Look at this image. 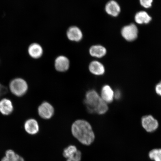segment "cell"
Segmentation results:
<instances>
[{"label": "cell", "instance_id": "cell-1", "mask_svg": "<svg viewBox=\"0 0 161 161\" xmlns=\"http://www.w3.org/2000/svg\"><path fill=\"white\" fill-rule=\"evenodd\" d=\"M71 132L74 137L84 145H90L95 139L91 125L85 120H75L72 124Z\"/></svg>", "mask_w": 161, "mask_h": 161}, {"label": "cell", "instance_id": "cell-2", "mask_svg": "<svg viewBox=\"0 0 161 161\" xmlns=\"http://www.w3.org/2000/svg\"><path fill=\"white\" fill-rule=\"evenodd\" d=\"M102 101L100 95L96 91L90 90L86 92L84 103L89 113L95 114Z\"/></svg>", "mask_w": 161, "mask_h": 161}, {"label": "cell", "instance_id": "cell-3", "mask_svg": "<svg viewBox=\"0 0 161 161\" xmlns=\"http://www.w3.org/2000/svg\"><path fill=\"white\" fill-rule=\"evenodd\" d=\"M27 82L20 78H14L11 80L9 84L10 91L14 95L21 97L27 93L28 90Z\"/></svg>", "mask_w": 161, "mask_h": 161}, {"label": "cell", "instance_id": "cell-4", "mask_svg": "<svg viewBox=\"0 0 161 161\" xmlns=\"http://www.w3.org/2000/svg\"><path fill=\"white\" fill-rule=\"evenodd\" d=\"M121 34L122 37L127 41H134L138 37V27L134 23L126 25L122 28L121 30Z\"/></svg>", "mask_w": 161, "mask_h": 161}, {"label": "cell", "instance_id": "cell-5", "mask_svg": "<svg viewBox=\"0 0 161 161\" xmlns=\"http://www.w3.org/2000/svg\"><path fill=\"white\" fill-rule=\"evenodd\" d=\"M39 115L44 119H50L54 115L55 109L53 106L47 102H44L38 108Z\"/></svg>", "mask_w": 161, "mask_h": 161}, {"label": "cell", "instance_id": "cell-6", "mask_svg": "<svg viewBox=\"0 0 161 161\" xmlns=\"http://www.w3.org/2000/svg\"><path fill=\"white\" fill-rule=\"evenodd\" d=\"M142 124L143 128L148 132L155 131L159 125L158 121L151 115L143 116L142 119Z\"/></svg>", "mask_w": 161, "mask_h": 161}, {"label": "cell", "instance_id": "cell-7", "mask_svg": "<svg viewBox=\"0 0 161 161\" xmlns=\"http://www.w3.org/2000/svg\"><path fill=\"white\" fill-rule=\"evenodd\" d=\"M63 156L67 159L66 161H80L81 153L75 146L70 145L64 150Z\"/></svg>", "mask_w": 161, "mask_h": 161}, {"label": "cell", "instance_id": "cell-8", "mask_svg": "<svg viewBox=\"0 0 161 161\" xmlns=\"http://www.w3.org/2000/svg\"><path fill=\"white\" fill-rule=\"evenodd\" d=\"M54 65L57 71L59 72H65L69 69V60L66 56L60 55L56 58Z\"/></svg>", "mask_w": 161, "mask_h": 161}, {"label": "cell", "instance_id": "cell-9", "mask_svg": "<svg viewBox=\"0 0 161 161\" xmlns=\"http://www.w3.org/2000/svg\"><path fill=\"white\" fill-rule=\"evenodd\" d=\"M66 36L70 41L79 42L83 38V33L79 28L73 26L68 29L66 32Z\"/></svg>", "mask_w": 161, "mask_h": 161}, {"label": "cell", "instance_id": "cell-10", "mask_svg": "<svg viewBox=\"0 0 161 161\" xmlns=\"http://www.w3.org/2000/svg\"><path fill=\"white\" fill-rule=\"evenodd\" d=\"M105 10L108 14L116 17L119 15L121 8L117 2L114 0H110L106 4Z\"/></svg>", "mask_w": 161, "mask_h": 161}, {"label": "cell", "instance_id": "cell-11", "mask_svg": "<svg viewBox=\"0 0 161 161\" xmlns=\"http://www.w3.org/2000/svg\"><path fill=\"white\" fill-rule=\"evenodd\" d=\"M100 96L107 103H111L114 99V91L110 86L104 85L102 88Z\"/></svg>", "mask_w": 161, "mask_h": 161}, {"label": "cell", "instance_id": "cell-12", "mask_svg": "<svg viewBox=\"0 0 161 161\" xmlns=\"http://www.w3.org/2000/svg\"><path fill=\"white\" fill-rule=\"evenodd\" d=\"M88 69L92 74L97 76L103 75L105 72V68L103 64L97 60L91 62L88 66Z\"/></svg>", "mask_w": 161, "mask_h": 161}, {"label": "cell", "instance_id": "cell-13", "mask_svg": "<svg viewBox=\"0 0 161 161\" xmlns=\"http://www.w3.org/2000/svg\"><path fill=\"white\" fill-rule=\"evenodd\" d=\"M25 131L30 135H33L38 133L39 131V125L37 121L33 118L27 120L24 125Z\"/></svg>", "mask_w": 161, "mask_h": 161}, {"label": "cell", "instance_id": "cell-14", "mask_svg": "<svg viewBox=\"0 0 161 161\" xmlns=\"http://www.w3.org/2000/svg\"><path fill=\"white\" fill-rule=\"evenodd\" d=\"M14 111V106L11 101L7 98L0 100V113L3 115L8 116Z\"/></svg>", "mask_w": 161, "mask_h": 161}, {"label": "cell", "instance_id": "cell-15", "mask_svg": "<svg viewBox=\"0 0 161 161\" xmlns=\"http://www.w3.org/2000/svg\"><path fill=\"white\" fill-rule=\"evenodd\" d=\"M28 52L30 57L34 59H38L43 55V50L39 44L33 43L29 46Z\"/></svg>", "mask_w": 161, "mask_h": 161}, {"label": "cell", "instance_id": "cell-16", "mask_svg": "<svg viewBox=\"0 0 161 161\" xmlns=\"http://www.w3.org/2000/svg\"><path fill=\"white\" fill-rule=\"evenodd\" d=\"M89 53L92 57L101 58L106 55L107 50L105 47L102 45H94L90 47Z\"/></svg>", "mask_w": 161, "mask_h": 161}, {"label": "cell", "instance_id": "cell-17", "mask_svg": "<svg viewBox=\"0 0 161 161\" xmlns=\"http://www.w3.org/2000/svg\"><path fill=\"white\" fill-rule=\"evenodd\" d=\"M134 19L136 23L138 25H146L152 21V18L147 12L142 11L136 14Z\"/></svg>", "mask_w": 161, "mask_h": 161}, {"label": "cell", "instance_id": "cell-18", "mask_svg": "<svg viewBox=\"0 0 161 161\" xmlns=\"http://www.w3.org/2000/svg\"><path fill=\"white\" fill-rule=\"evenodd\" d=\"M1 161H25V160L13 150H9L6 152L5 156Z\"/></svg>", "mask_w": 161, "mask_h": 161}, {"label": "cell", "instance_id": "cell-19", "mask_svg": "<svg viewBox=\"0 0 161 161\" xmlns=\"http://www.w3.org/2000/svg\"><path fill=\"white\" fill-rule=\"evenodd\" d=\"M149 156L154 161H161V149H154L150 151Z\"/></svg>", "mask_w": 161, "mask_h": 161}, {"label": "cell", "instance_id": "cell-20", "mask_svg": "<svg viewBox=\"0 0 161 161\" xmlns=\"http://www.w3.org/2000/svg\"><path fill=\"white\" fill-rule=\"evenodd\" d=\"M140 4L146 9L150 8L152 7L153 0H139Z\"/></svg>", "mask_w": 161, "mask_h": 161}, {"label": "cell", "instance_id": "cell-21", "mask_svg": "<svg viewBox=\"0 0 161 161\" xmlns=\"http://www.w3.org/2000/svg\"><path fill=\"white\" fill-rule=\"evenodd\" d=\"M7 92V88L0 83V97L5 95Z\"/></svg>", "mask_w": 161, "mask_h": 161}, {"label": "cell", "instance_id": "cell-22", "mask_svg": "<svg viewBox=\"0 0 161 161\" xmlns=\"http://www.w3.org/2000/svg\"><path fill=\"white\" fill-rule=\"evenodd\" d=\"M122 97V93L120 90H116L114 91V98L117 100H119Z\"/></svg>", "mask_w": 161, "mask_h": 161}, {"label": "cell", "instance_id": "cell-23", "mask_svg": "<svg viewBox=\"0 0 161 161\" xmlns=\"http://www.w3.org/2000/svg\"><path fill=\"white\" fill-rule=\"evenodd\" d=\"M155 91L156 93L161 97V81L156 85Z\"/></svg>", "mask_w": 161, "mask_h": 161}]
</instances>
